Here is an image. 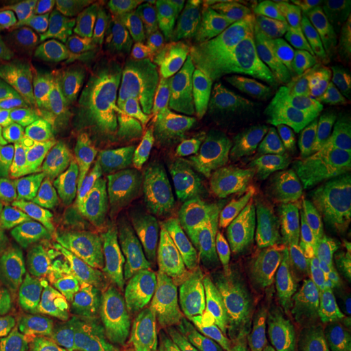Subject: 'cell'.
<instances>
[{"label":"cell","instance_id":"cell-6","mask_svg":"<svg viewBox=\"0 0 351 351\" xmlns=\"http://www.w3.org/2000/svg\"><path fill=\"white\" fill-rule=\"evenodd\" d=\"M85 108L69 59L43 49L0 56V150L62 140Z\"/></svg>","mask_w":351,"mask_h":351},{"label":"cell","instance_id":"cell-5","mask_svg":"<svg viewBox=\"0 0 351 351\" xmlns=\"http://www.w3.org/2000/svg\"><path fill=\"white\" fill-rule=\"evenodd\" d=\"M251 65L186 75L163 72L137 98L104 114H82L59 143L78 147L108 134H140L182 163L208 173L234 153L244 121V85Z\"/></svg>","mask_w":351,"mask_h":351},{"label":"cell","instance_id":"cell-4","mask_svg":"<svg viewBox=\"0 0 351 351\" xmlns=\"http://www.w3.org/2000/svg\"><path fill=\"white\" fill-rule=\"evenodd\" d=\"M182 13V0L111 3L72 20L20 29L0 39V56L43 49L69 59L85 91V114H104L137 98L143 88L169 72L166 59Z\"/></svg>","mask_w":351,"mask_h":351},{"label":"cell","instance_id":"cell-2","mask_svg":"<svg viewBox=\"0 0 351 351\" xmlns=\"http://www.w3.org/2000/svg\"><path fill=\"white\" fill-rule=\"evenodd\" d=\"M351 182V88L302 69L280 46L251 65L234 153L199 173V208L270 195L328 215Z\"/></svg>","mask_w":351,"mask_h":351},{"label":"cell","instance_id":"cell-7","mask_svg":"<svg viewBox=\"0 0 351 351\" xmlns=\"http://www.w3.org/2000/svg\"><path fill=\"white\" fill-rule=\"evenodd\" d=\"M280 3L270 0H195L186 3L182 23L169 46L166 69L186 75H212L247 65L276 26Z\"/></svg>","mask_w":351,"mask_h":351},{"label":"cell","instance_id":"cell-3","mask_svg":"<svg viewBox=\"0 0 351 351\" xmlns=\"http://www.w3.org/2000/svg\"><path fill=\"white\" fill-rule=\"evenodd\" d=\"M169 280L231 309L296 313L339 300L351 283V263L315 215L251 195L189 228L173 251Z\"/></svg>","mask_w":351,"mask_h":351},{"label":"cell","instance_id":"cell-10","mask_svg":"<svg viewBox=\"0 0 351 351\" xmlns=\"http://www.w3.org/2000/svg\"><path fill=\"white\" fill-rule=\"evenodd\" d=\"M280 49L322 82L351 85V0H283Z\"/></svg>","mask_w":351,"mask_h":351},{"label":"cell","instance_id":"cell-8","mask_svg":"<svg viewBox=\"0 0 351 351\" xmlns=\"http://www.w3.org/2000/svg\"><path fill=\"white\" fill-rule=\"evenodd\" d=\"M0 351H163L150 319L114 306H69L0 322Z\"/></svg>","mask_w":351,"mask_h":351},{"label":"cell","instance_id":"cell-11","mask_svg":"<svg viewBox=\"0 0 351 351\" xmlns=\"http://www.w3.org/2000/svg\"><path fill=\"white\" fill-rule=\"evenodd\" d=\"M326 218H328L326 228L332 231V238H335V244L341 247L345 261L351 263V182L339 192V199H335V205L328 208ZM339 306L341 309H351V283H348V289L339 296Z\"/></svg>","mask_w":351,"mask_h":351},{"label":"cell","instance_id":"cell-9","mask_svg":"<svg viewBox=\"0 0 351 351\" xmlns=\"http://www.w3.org/2000/svg\"><path fill=\"white\" fill-rule=\"evenodd\" d=\"M72 280L69 257L52 244L0 179V296L46 302Z\"/></svg>","mask_w":351,"mask_h":351},{"label":"cell","instance_id":"cell-1","mask_svg":"<svg viewBox=\"0 0 351 351\" xmlns=\"http://www.w3.org/2000/svg\"><path fill=\"white\" fill-rule=\"evenodd\" d=\"M26 205L49 241L153 270L199 212V182L153 140L108 134L43 166L26 186Z\"/></svg>","mask_w":351,"mask_h":351},{"label":"cell","instance_id":"cell-12","mask_svg":"<svg viewBox=\"0 0 351 351\" xmlns=\"http://www.w3.org/2000/svg\"><path fill=\"white\" fill-rule=\"evenodd\" d=\"M309 351H351V335H341V339L328 341V345H319V348H309Z\"/></svg>","mask_w":351,"mask_h":351}]
</instances>
